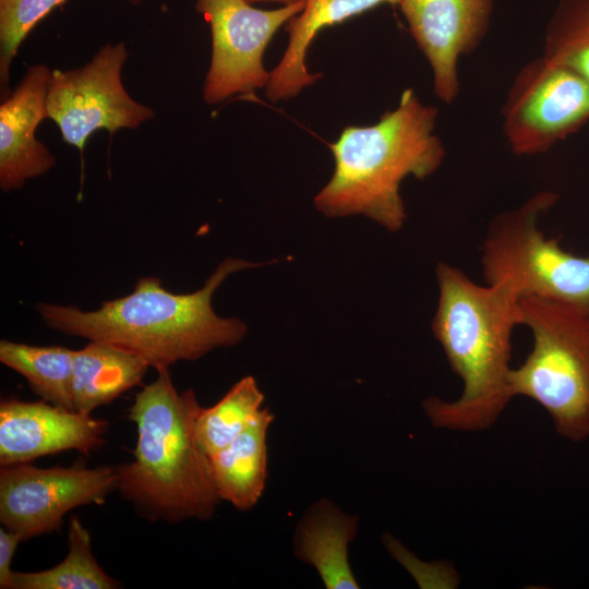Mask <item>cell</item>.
Wrapping results in <instances>:
<instances>
[{"mask_svg": "<svg viewBox=\"0 0 589 589\" xmlns=\"http://www.w3.org/2000/svg\"><path fill=\"white\" fill-rule=\"evenodd\" d=\"M51 71L44 64L27 68L14 91L0 106V188H23L26 180L50 170L56 158L35 137L38 124L48 118L47 95Z\"/></svg>", "mask_w": 589, "mask_h": 589, "instance_id": "13", "label": "cell"}, {"mask_svg": "<svg viewBox=\"0 0 589 589\" xmlns=\"http://www.w3.org/2000/svg\"><path fill=\"white\" fill-rule=\"evenodd\" d=\"M435 273L440 293L432 332L464 388L455 400L432 396L422 408L434 428L483 431L513 398L510 338L520 325V298L503 285H478L444 262Z\"/></svg>", "mask_w": 589, "mask_h": 589, "instance_id": "2", "label": "cell"}, {"mask_svg": "<svg viewBox=\"0 0 589 589\" xmlns=\"http://www.w3.org/2000/svg\"><path fill=\"white\" fill-rule=\"evenodd\" d=\"M148 362L140 354L105 340H91L74 350L73 410L92 413L139 385Z\"/></svg>", "mask_w": 589, "mask_h": 589, "instance_id": "17", "label": "cell"}, {"mask_svg": "<svg viewBox=\"0 0 589 589\" xmlns=\"http://www.w3.org/2000/svg\"><path fill=\"white\" fill-rule=\"evenodd\" d=\"M157 373L130 408L137 438L133 460L116 467V490L152 521L208 519L220 498L208 457L195 440L201 406L194 390H177L169 369Z\"/></svg>", "mask_w": 589, "mask_h": 589, "instance_id": "4", "label": "cell"}, {"mask_svg": "<svg viewBox=\"0 0 589 589\" xmlns=\"http://www.w3.org/2000/svg\"><path fill=\"white\" fill-rule=\"evenodd\" d=\"M398 7L430 64L434 94L454 103L460 91L458 61L486 36L493 0H399Z\"/></svg>", "mask_w": 589, "mask_h": 589, "instance_id": "11", "label": "cell"}, {"mask_svg": "<svg viewBox=\"0 0 589 589\" xmlns=\"http://www.w3.org/2000/svg\"><path fill=\"white\" fill-rule=\"evenodd\" d=\"M68 554L52 568L14 572L11 589H116L120 584L97 563L89 531L76 517H71L68 529Z\"/></svg>", "mask_w": 589, "mask_h": 589, "instance_id": "19", "label": "cell"}, {"mask_svg": "<svg viewBox=\"0 0 589 589\" xmlns=\"http://www.w3.org/2000/svg\"><path fill=\"white\" fill-rule=\"evenodd\" d=\"M117 486L116 467L38 468L29 462L0 470V521L23 541L59 530L63 516L85 505H101Z\"/></svg>", "mask_w": 589, "mask_h": 589, "instance_id": "10", "label": "cell"}, {"mask_svg": "<svg viewBox=\"0 0 589 589\" xmlns=\"http://www.w3.org/2000/svg\"><path fill=\"white\" fill-rule=\"evenodd\" d=\"M248 1L249 3H257V2H278V3H283L284 5L286 4H289V3H292L294 1H298V0H245Z\"/></svg>", "mask_w": 589, "mask_h": 589, "instance_id": "24", "label": "cell"}, {"mask_svg": "<svg viewBox=\"0 0 589 589\" xmlns=\"http://www.w3.org/2000/svg\"><path fill=\"white\" fill-rule=\"evenodd\" d=\"M265 264L269 262L226 259L201 289L190 293L168 291L159 278L146 276L136 280L132 292L104 301L97 310L47 302H38L35 308L50 329L115 344L140 354L159 371L243 339L245 323L217 315L212 298L229 275Z\"/></svg>", "mask_w": 589, "mask_h": 589, "instance_id": "1", "label": "cell"}, {"mask_svg": "<svg viewBox=\"0 0 589 589\" xmlns=\"http://www.w3.org/2000/svg\"><path fill=\"white\" fill-rule=\"evenodd\" d=\"M274 414L264 407L254 421L229 444L208 457L220 501L239 510L251 509L267 480V432Z\"/></svg>", "mask_w": 589, "mask_h": 589, "instance_id": "16", "label": "cell"}, {"mask_svg": "<svg viewBox=\"0 0 589 589\" xmlns=\"http://www.w3.org/2000/svg\"><path fill=\"white\" fill-rule=\"evenodd\" d=\"M305 0L275 10L253 8L245 0H196L195 9L211 26L212 59L203 98L209 105L266 87L263 55L277 31L298 15Z\"/></svg>", "mask_w": 589, "mask_h": 589, "instance_id": "9", "label": "cell"}, {"mask_svg": "<svg viewBox=\"0 0 589 589\" xmlns=\"http://www.w3.org/2000/svg\"><path fill=\"white\" fill-rule=\"evenodd\" d=\"M64 0H0V79L7 97L10 65L33 27Z\"/></svg>", "mask_w": 589, "mask_h": 589, "instance_id": "22", "label": "cell"}, {"mask_svg": "<svg viewBox=\"0 0 589 589\" xmlns=\"http://www.w3.org/2000/svg\"><path fill=\"white\" fill-rule=\"evenodd\" d=\"M502 121L513 154L546 153L589 121V81L543 56L536 58L515 75Z\"/></svg>", "mask_w": 589, "mask_h": 589, "instance_id": "7", "label": "cell"}, {"mask_svg": "<svg viewBox=\"0 0 589 589\" xmlns=\"http://www.w3.org/2000/svg\"><path fill=\"white\" fill-rule=\"evenodd\" d=\"M437 117L436 107L408 88L376 123L346 127L328 144L335 169L314 197L316 209L332 218L363 215L389 232L401 229L407 218L401 182L430 177L446 154L435 133Z\"/></svg>", "mask_w": 589, "mask_h": 589, "instance_id": "3", "label": "cell"}, {"mask_svg": "<svg viewBox=\"0 0 589 589\" xmlns=\"http://www.w3.org/2000/svg\"><path fill=\"white\" fill-rule=\"evenodd\" d=\"M520 325L532 333L533 347L512 369L513 397L538 402L556 432L573 442L589 436V306L522 297Z\"/></svg>", "mask_w": 589, "mask_h": 589, "instance_id": "5", "label": "cell"}, {"mask_svg": "<svg viewBox=\"0 0 589 589\" xmlns=\"http://www.w3.org/2000/svg\"><path fill=\"white\" fill-rule=\"evenodd\" d=\"M398 3L399 0H305L303 10L285 24L289 40L280 61L269 72L265 87L268 100L291 99L321 79V74L310 73L305 64L306 51L321 29L378 5Z\"/></svg>", "mask_w": 589, "mask_h": 589, "instance_id": "14", "label": "cell"}, {"mask_svg": "<svg viewBox=\"0 0 589 589\" xmlns=\"http://www.w3.org/2000/svg\"><path fill=\"white\" fill-rule=\"evenodd\" d=\"M127 58L123 43L108 44L84 67L51 71L48 118L57 123L65 143L83 152L98 129L113 134L154 118V110L131 98L123 87L121 70Z\"/></svg>", "mask_w": 589, "mask_h": 589, "instance_id": "8", "label": "cell"}, {"mask_svg": "<svg viewBox=\"0 0 589 589\" xmlns=\"http://www.w3.org/2000/svg\"><path fill=\"white\" fill-rule=\"evenodd\" d=\"M543 57L589 81V0H560L544 34Z\"/></svg>", "mask_w": 589, "mask_h": 589, "instance_id": "21", "label": "cell"}, {"mask_svg": "<svg viewBox=\"0 0 589 589\" xmlns=\"http://www.w3.org/2000/svg\"><path fill=\"white\" fill-rule=\"evenodd\" d=\"M20 542H23V538L20 533L9 530L7 528L0 529V588L11 589V580L13 570L11 569V563L14 557V553Z\"/></svg>", "mask_w": 589, "mask_h": 589, "instance_id": "23", "label": "cell"}, {"mask_svg": "<svg viewBox=\"0 0 589 589\" xmlns=\"http://www.w3.org/2000/svg\"><path fill=\"white\" fill-rule=\"evenodd\" d=\"M558 201L540 191L520 206L497 214L482 243L481 264L488 285H503L519 298L537 297L589 306V256L545 238L540 217Z\"/></svg>", "mask_w": 589, "mask_h": 589, "instance_id": "6", "label": "cell"}, {"mask_svg": "<svg viewBox=\"0 0 589 589\" xmlns=\"http://www.w3.org/2000/svg\"><path fill=\"white\" fill-rule=\"evenodd\" d=\"M131 4L137 5L141 3L142 0H128Z\"/></svg>", "mask_w": 589, "mask_h": 589, "instance_id": "25", "label": "cell"}, {"mask_svg": "<svg viewBox=\"0 0 589 589\" xmlns=\"http://www.w3.org/2000/svg\"><path fill=\"white\" fill-rule=\"evenodd\" d=\"M264 394L253 376H244L214 406L201 407L194 425L200 449L207 457L229 444L262 411Z\"/></svg>", "mask_w": 589, "mask_h": 589, "instance_id": "20", "label": "cell"}, {"mask_svg": "<svg viewBox=\"0 0 589 589\" xmlns=\"http://www.w3.org/2000/svg\"><path fill=\"white\" fill-rule=\"evenodd\" d=\"M108 422L45 400L0 402V465L12 466L63 450L84 455L105 442Z\"/></svg>", "mask_w": 589, "mask_h": 589, "instance_id": "12", "label": "cell"}, {"mask_svg": "<svg viewBox=\"0 0 589 589\" xmlns=\"http://www.w3.org/2000/svg\"><path fill=\"white\" fill-rule=\"evenodd\" d=\"M356 532V516L321 500L309 508L297 527L294 554L316 569L326 588L358 589L348 561V545Z\"/></svg>", "mask_w": 589, "mask_h": 589, "instance_id": "15", "label": "cell"}, {"mask_svg": "<svg viewBox=\"0 0 589 589\" xmlns=\"http://www.w3.org/2000/svg\"><path fill=\"white\" fill-rule=\"evenodd\" d=\"M74 350L63 346H33L0 340V361L26 378L43 400L73 410Z\"/></svg>", "mask_w": 589, "mask_h": 589, "instance_id": "18", "label": "cell"}]
</instances>
